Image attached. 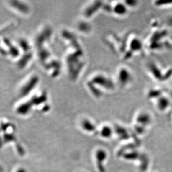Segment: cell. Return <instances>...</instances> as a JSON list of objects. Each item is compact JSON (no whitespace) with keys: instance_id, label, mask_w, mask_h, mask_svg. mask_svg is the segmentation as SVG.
<instances>
[{"instance_id":"6da1fadb","label":"cell","mask_w":172,"mask_h":172,"mask_svg":"<svg viewBox=\"0 0 172 172\" xmlns=\"http://www.w3.org/2000/svg\"><path fill=\"white\" fill-rule=\"evenodd\" d=\"M146 70L155 81L162 82L170 80L172 77V69L165 68L154 61H148L146 64Z\"/></svg>"},{"instance_id":"7a4b0ae2","label":"cell","mask_w":172,"mask_h":172,"mask_svg":"<svg viewBox=\"0 0 172 172\" xmlns=\"http://www.w3.org/2000/svg\"><path fill=\"white\" fill-rule=\"evenodd\" d=\"M134 74L133 71L125 65L120 66L117 71L115 82L122 88L130 87L134 83Z\"/></svg>"},{"instance_id":"3957f363","label":"cell","mask_w":172,"mask_h":172,"mask_svg":"<svg viewBox=\"0 0 172 172\" xmlns=\"http://www.w3.org/2000/svg\"><path fill=\"white\" fill-rule=\"evenodd\" d=\"M172 100L169 97L167 93L153 101V104L155 109L160 112H166L168 109L170 108Z\"/></svg>"},{"instance_id":"277c9868","label":"cell","mask_w":172,"mask_h":172,"mask_svg":"<svg viewBox=\"0 0 172 172\" xmlns=\"http://www.w3.org/2000/svg\"><path fill=\"white\" fill-rule=\"evenodd\" d=\"M128 47L131 52L135 53H139L143 49V41L137 37V36L134 35L133 37L131 39L129 40L128 44L127 45Z\"/></svg>"},{"instance_id":"5b68a950","label":"cell","mask_w":172,"mask_h":172,"mask_svg":"<svg viewBox=\"0 0 172 172\" xmlns=\"http://www.w3.org/2000/svg\"><path fill=\"white\" fill-rule=\"evenodd\" d=\"M111 11L118 16H124L127 14L129 9L124 2H115L111 7Z\"/></svg>"},{"instance_id":"8992f818","label":"cell","mask_w":172,"mask_h":172,"mask_svg":"<svg viewBox=\"0 0 172 172\" xmlns=\"http://www.w3.org/2000/svg\"><path fill=\"white\" fill-rule=\"evenodd\" d=\"M153 5L157 8L164 9V8H170L172 7V1H154L153 2Z\"/></svg>"},{"instance_id":"52a82bcc","label":"cell","mask_w":172,"mask_h":172,"mask_svg":"<svg viewBox=\"0 0 172 172\" xmlns=\"http://www.w3.org/2000/svg\"><path fill=\"white\" fill-rule=\"evenodd\" d=\"M124 3L128 7V9H134L137 7H138L139 5V2L137 1H124Z\"/></svg>"},{"instance_id":"ba28073f","label":"cell","mask_w":172,"mask_h":172,"mask_svg":"<svg viewBox=\"0 0 172 172\" xmlns=\"http://www.w3.org/2000/svg\"><path fill=\"white\" fill-rule=\"evenodd\" d=\"M167 24L169 26H172V15L169 16L167 19Z\"/></svg>"},{"instance_id":"9c48e42d","label":"cell","mask_w":172,"mask_h":172,"mask_svg":"<svg viewBox=\"0 0 172 172\" xmlns=\"http://www.w3.org/2000/svg\"><path fill=\"white\" fill-rule=\"evenodd\" d=\"M169 81H171V87H172V88L171 89H172V77L171 78V79H170V80H169Z\"/></svg>"}]
</instances>
